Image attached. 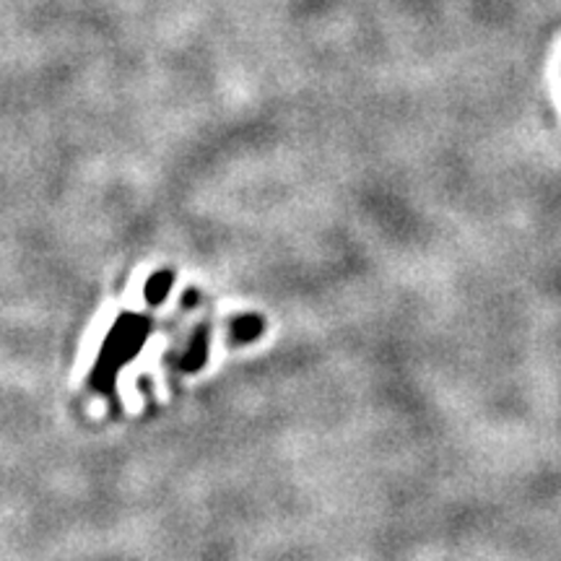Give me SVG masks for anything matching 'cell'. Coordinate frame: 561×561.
<instances>
[{
  "mask_svg": "<svg viewBox=\"0 0 561 561\" xmlns=\"http://www.w3.org/2000/svg\"><path fill=\"white\" fill-rule=\"evenodd\" d=\"M263 331L261 318H240L234 322V339L237 341H255Z\"/></svg>",
  "mask_w": 561,
  "mask_h": 561,
  "instance_id": "1",
  "label": "cell"
}]
</instances>
